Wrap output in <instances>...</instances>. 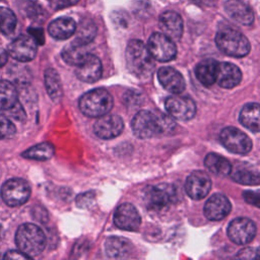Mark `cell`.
<instances>
[{
  "mask_svg": "<svg viewBox=\"0 0 260 260\" xmlns=\"http://www.w3.org/2000/svg\"><path fill=\"white\" fill-rule=\"evenodd\" d=\"M131 127L135 136L141 139L152 138L172 130L175 122L172 116L165 114H154L150 111H139L132 119Z\"/></svg>",
  "mask_w": 260,
  "mask_h": 260,
  "instance_id": "6da1fadb",
  "label": "cell"
},
{
  "mask_svg": "<svg viewBox=\"0 0 260 260\" xmlns=\"http://www.w3.org/2000/svg\"><path fill=\"white\" fill-rule=\"evenodd\" d=\"M221 144L230 151L238 154H246L252 149L250 137L236 127H225L219 134Z\"/></svg>",
  "mask_w": 260,
  "mask_h": 260,
  "instance_id": "9c48e42d",
  "label": "cell"
},
{
  "mask_svg": "<svg viewBox=\"0 0 260 260\" xmlns=\"http://www.w3.org/2000/svg\"><path fill=\"white\" fill-rule=\"evenodd\" d=\"M147 49L152 58L159 62H169L177 55V47L173 40L161 32H154L149 37Z\"/></svg>",
  "mask_w": 260,
  "mask_h": 260,
  "instance_id": "ba28073f",
  "label": "cell"
},
{
  "mask_svg": "<svg viewBox=\"0 0 260 260\" xmlns=\"http://www.w3.org/2000/svg\"><path fill=\"white\" fill-rule=\"evenodd\" d=\"M215 43L221 52L237 58L248 55L251 49L249 40L241 31L232 27L219 29L215 37Z\"/></svg>",
  "mask_w": 260,
  "mask_h": 260,
  "instance_id": "277c9868",
  "label": "cell"
},
{
  "mask_svg": "<svg viewBox=\"0 0 260 260\" xmlns=\"http://www.w3.org/2000/svg\"><path fill=\"white\" fill-rule=\"evenodd\" d=\"M204 165L212 174L220 177L230 175L232 171V165L225 157L212 152L205 156Z\"/></svg>",
  "mask_w": 260,
  "mask_h": 260,
  "instance_id": "4316f807",
  "label": "cell"
},
{
  "mask_svg": "<svg viewBox=\"0 0 260 260\" xmlns=\"http://www.w3.org/2000/svg\"><path fill=\"white\" fill-rule=\"evenodd\" d=\"M29 34L31 35V38L36 41V43H44V32L41 28H29Z\"/></svg>",
  "mask_w": 260,
  "mask_h": 260,
  "instance_id": "74e56055",
  "label": "cell"
},
{
  "mask_svg": "<svg viewBox=\"0 0 260 260\" xmlns=\"http://www.w3.org/2000/svg\"><path fill=\"white\" fill-rule=\"evenodd\" d=\"M143 198L148 209L161 211L177 201L178 192L173 185L162 183L145 188Z\"/></svg>",
  "mask_w": 260,
  "mask_h": 260,
  "instance_id": "8992f818",
  "label": "cell"
},
{
  "mask_svg": "<svg viewBox=\"0 0 260 260\" xmlns=\"http://www.w3.org/2000/svg\"><path fill=\"white\" fill-rule=\"evenodd\" d=\"M165 105L170 116L178 120L187 121L196 114V104L189 96H170L166 100Z\"/></svg>",
  "mask_w": 260,
  "mask_h": 260,
  "instance_id": "8fae6325",
  "label": "cell"
},
{
  "mask_svg": "<svg viewBox=\"0 0 260 260\" xmlns=\"http://www.w3.org/2000/svg\"><path fill=\"white\" fill-rule=\"evenodd\" d=\"M258 257V249L254 247H248L243 250H241L238 254V258H244V259H254Z\"/></svg>",
  "mask_w": 260,
  "mask_h": 260,
  "instance_id": "d590c367",
  "label": "cell"
},
{
  "mask_svg": "<svg viewBox=\"0 0 260 260\" xmlns=\"http://www.w3.org/2000/svg\"><path fill=\"white\" fill-rule=\"evenodd\" d=\"M124 128L123 120L120 116L106 114L99 117L93 125L94 134L102 139H111L119 136Z\"/></svg>",
  "mask_w": 260,
  "mask_h": 260,
  "instance_id": "7c38bea8",
  "label": "cell"
},
{
  "mask_svg": "<svg viewBox=\"0 0 260 260\" xmlns=\"http://www.w3.org/2000/svg\"><path fill=\"white\" fill-rule=\"evenodd\" d=\"M76 29V23L71 17H59L50 22L48 31L51 37L57 40L69 39Z\"/></svg>",
  "mask_w": 260,
  "mask_h": 260,
  "instance_id": "603a6c76",
  "label": "cell"
},
{
  "mask_svg": "<svg viewBox=\"0 0 260 260\" xmlns=\"http://www.w3.org/2000/svg\"><path fill=\"white\" fill-rule=\"evenodd\" d=\"M232 179L240 184L244 185H258L259 184V174L253 172L246 168H237L236 170L231 171L230 173Z\"/></svg>",
  "mask_w": 260,
  "mask_h": 260,
  "instance_id": "1f68e13d",
  "label": "cell"
},
{
  "mask_svg": "<svg viewBox=\"0 0 260 260\" xmlns=\"http://www.w3.org/2000/svg\"><path fill=\"white\" fill-rule=\"evenodd\" d=\"M224 10L233 20L242 25H250L254 21L253 10L242 0H228Z\"/></svg>",
  "mask_w": 260,
  "mask_h": 260,
  "instance_id": "d6986e66",
  "label": "cell"
},
{
  "mask_svg": "<svg viewBox=\"0 0 260 260\" xmlns=\"http://www.w3.org/2000/svg\"><path fill=\"white\" fill-rule=\"evenodd\" d=\"M185 189L189 197L195 200L204 198L211 189V180L204 171H194L187 178Z\"/></svg>",
  "mask_w": 260,
  "mask_h": 260,
  "instance_id": "5bb4252c",
  "label": "cell"
},
{
  "mask_svg": "<svg viewBox=\"0 0 260 260\" xmlns=\"http://www.w3.org/2000/svg\"><path fill=\"white\" fill-rule=\"evenodd\" d=\"M126 64L132 75L139 79H147L154 70V61L147 47L138 40H132L126 48Z\"/></svg>",
  "mask_w": 260,
  "mask_h": 260,
  "instance_id": "7a4b0ae2",
  "label": "cell"
},
{
  "mask_svg": "<svg viewBox=\"0 0 260 260\" xmlns=\"http://www.w3.org/2000/svg\"><path fill=\"white\" fill-rule=\"evenodd\" d=\"M15 242L18 250L28 258L40 255L46 247L44 232L34 223H23L16 232Z\"/></svg>",
  "mask_w": 260,
  "mask_h": 260,
  "instance_id": "3957f363",
  "label": "cell"
},
{
  "mask_svg": "<svg viewBox=\"0 0 260 260\" xmlns=\"http://www.w3.org/2000/svg\"><path fill=\"white\" fill-rule=\"evenodd\" d=\"M103 72V66L101 60L92 55L88 54L86 58L76 66L75 74L78 79L84 82H94L101 78Z\"/></svg>",
  "mask_w": 260,
  "mask_h": 260,
  "instance_id": "2e32d148",
  "label": "cell"
},
{
  "mask_svg": "<svg viewBox=\"0 0 260 260\" xmlns=\"http://www.w3.org/2000/svg\"><path fill=\"white\" fill-rule=\"evenodd\" d=\"M192 1L195 2V3L201 4V5H208V6H210V5H213L215 0H192Z\"/></svg>",
  "mask_w": 260,
  "mask_h": 260,
  "instance_id": "b9f144b4",
  "label": "cell"
},
{
  "mask_svg": "<svg viewBox=\"0 0 260 260\" xmlns=\"http://www.w3.org/2000/svg\"><path fill=\"white\" fill-rule=\"evenodd\" d=\"M232 208L230 200L222 194L212 195L204 205V214L210 220H221L228 216Z\"/></svg>",
  "mask_w": 260,
  "mask_h": 260,
  "instance_id": "e0dca14e",
  "label": "cell"
},
{
  "mask_svg": "<svg viewBox=\"0 0 260 260\" xmlns=\"http://www.w3.org/2000/svg\"><path fill=\"white\" fill-rule=\"evenodd\" d=\"M30 195V187L26 181L14 178L6 181L1 189L3 201L9 206H19L24 204Z\"/></svg>",
  "mask_w": 260,
  "mask_h": 260,
  "instance_id": "52a82bcc",
  "label": "cell"
},
{
  "mask_svg": "<svg viewBox=\"0 0 260 260\" xmlns=\"http://www.w3.org/2000/svg\"><path fill=\"white\" fill-rule=\"evenodd\" d=\"M114 223L121 230L134 232L139 229L141 217L134 205L123 203L117 207L114 213Z\"/></svg>",
  "mask_w": 260,
  "mask_h": 260,
  "instance_id": "4fadbf2b",
  "label": "cell"
},
{
  "mask_svg": "<svg viewBox=\"0 0 260 260\" xmlns=\"http://www.w3.org/2000/svg\"><path fill=\"white\" fill-rule=\"evenodd\" d=\"M79 0H51V5L54 9H61L64 7H68L74 5Z\"/></svg>",
  "mask_w": 260,
  "mask_h": 260,
  "instance_id": "8d00e7d4",
  "label": "cell"
},
{
  "mask_svg": "<svg viewBox=\"0 0 260 260\" xmlns=\"http://www.w3.org/2000/svg\"><path fill=\"white\" fill-rule=\"evenodd\" d=\"M55 153V147L50 142H42L22 152V156L35 160H47Z\"/></svg>",
  "mask_w": 260,
  "mask_h": 260,
  "instance_id": "f546056e",
  "label": "cell"
},
{
  "mask_svg": "<svg viewBox=\"0 0 260 260\" xmlns=\"http://www.w3.org/2000/svg\"><path fill=\"white\" fill-rule=\"evenodd\" d=\"M7 53L4 51H0V67H2L7 62Z\"/></svg>",
  "mask_w": 260,
  "mask_h": 260,
  "instance_id": "60d3db41",
  "label": "cell"
},
{
  "mask_svg": "<svg viewBox=\"0 0 260 260\" xmlns=\"http://www.w3.org/2000/svg\"><path fill=\"white\" fill-rule=\"evenodd\" d=\"M88 54L89 51L87 50V45L73 41L63 49L62 58L67 64L77 66L86 58Z\"/></svg>",
  "mask_w": 260,
  "mask_h": 260,
  "instance_id": "d4e9b609",
  "label": "cell"
},
{
  "mask_svg": "<svg viewBox=\"0 0 260 260\" xmlns=\"http://www.w3.org/2000/svg\"><path fill=\"white\" fill-rule=\"evenodd\" d=\"M218 62L214 59H205L195 68L197 79L205 86H210L216 81Z\"/></svg>",
  "mask_w": 260,
  "mask_h": 260,
  "instance_id": "cb8c5ba5",
  "label": "cell"
},
{
  "mask_svg": "<svg viewBox=\"0 0 260 260\" xmlns=\"http://www.w3.org/2000/svg\"><path fill=\"white\" fill-rule=\"evenodd\" d=\"M9 55L20 62H28L37 55V43L28 36H19L8 46Z\"/></svg>",
  "mask_w": 260,
  "mask_h": 260,
  "instance_id": "9a60e30c",
  "label": "cell"
},
{
  "mask_svg": "<svg viewBox=\"0 0 260 260\" xmlns=\"http://www.w3.org/2000/svg\"><path fill=\"white\" fill-rule=\"evenodd\" d=\"M2 236H3V229H2V226L0 225V239L2 238Z\"/></svg>",
  "mask_w": 260,
  "mask_h": 260,
  "instance_id": "7bdbcfd3",
  "label": "cell"
},
{
  "mask_svg": "<svg viewBox=\"0 0 260 260\" xmlns=\"http://www.w3.org/2000/svg\"><path fill=\"white\" fill-rule=\"evenodd\" d=\"M29 16L34 17V16H39L42 14V8L38 5V3L34 2V5H30L29 6V9H28V12Z\"/></svg>",
  "mask_w": 260,
  "mask_h": 260,
  "instance_id": "ab89813d",
  "label": "cell"
},
{
  "mask_svg": "<svg viewBox=\"0 0 260 260\" xmlns=\"http://www.w3.org/2000/svg\"><path fill=\"white\" fill-rule=\"evenodd\" d=\"M44 76L48 94L54 102H58L62 96V84L59 73L53 68H48L46 69Z\"/></svg>",
  "mask_w": 260,
  "mask_h": 260,
  "instance_id": "83f0119b",
  "label": "cell"
},
{
  "mask_svg": "<svg viewBox=\"0 0 260 260\" xmlns=\"http://www.w3.org/2000/svg\"><path fill=\"white\" fill-rule=\"evenodd\" d=\"M240 123L251 130L252 132L257 133L259 131V105L257 103H250L243 107L239 116Z\"/></svg>",
  "mask_w": 260,
  "mask_h": 260,
  "instance_id": "484cf974",
  "label": "cell"
},
{
  "mask_svg": "<svg viewBox=\"0 0 260 260\" xmlns=\"http://www.w3.org/2000/svg\"><path fill=\"white\" fill-rule=\"evenodd\" d=\"M76 38L74 41L88 45L96 35V26L91 20L80 21L78 27L76 26Z\"/></svg>",
  "mask_w": 260,
  "mask_h": 260,
  "instance_id": "4dcf8cb0",
  "label": "cell"
},
{
  "mask_svg": "<svg viewBox=\"0 0 260 260\" xmlns=\"http://www.w3.org/2000/svg\"><path fill=\"white\" fill-rule=\"evenodd\" d=\"M242 80V72L238 66L230 62L218 63L216 81L223 88H233Z\"/></svg>",
  "mask_w": 260,
  "mask_h": 260,
  "instance_id": "44dd1931",
  "label": "cell"
},
{
  "mask_svg": "<svg viewBox=\"0 0 260 260\" xmlns=\"http://www.w3.org/2000/svg\"><path fill=\"white\" fill-rule=\"evenodd\" d=\"M15 126L5 116L0 115V139L12 138L15 134Z\"/></svg>",
  "mask_w": 260,
  "mask_h": 260,
  "instance_id": "836d02e7",
  "label": "cell"
},
{
  "mask_svg": "<svg viewBox=\"0 0 260 260\" xmlns=\"http://www.w3.org/2000/svg\"><path fill=\"white\" fill-rule=\"evenodd\" d=\"M16 22L15 14L9 8L0 6V30L4 35H10L14 31Z\"/></svg>",
  "mask_w": 260,
  "mask_h": 260,
  "instance_id": "d6a6232c",
  "label": "cell"
},
{
  "mask_svg": "<svg viewBox=\"0 0 260 260\" xmlns=\"http://www.w3.org/2000/svg\"><path fill=\"white\" fill-rule=\"evenodd\" d=\"M114 105L111 93L104 88H95L81 95L79 109L87 117L99 118L108 114Z\"/></svg>",
  "mask_w": 260,
  "mask_h": 260,
  "instance_id": "5b68a950",
  "label": "cell"
},
{
  "mask_svg": "<svg viewBox=\"0 0 260 260\" xmlns=\"http://www.w3.org/2000/svg\"><path fill=\"white\" fill-rule=\"evenodd\" d=\"M243 197L248 203L253 204L257 207L259 206L260 197H259L258 191H245V192H243Z\"/></svg>",
  "mask_w": 260,
  "mask_h": 260,
  "instance_id": "e575fe53",
  "label": "cell"
},
{
  "mask_svg": "<svg viewBox=\"0 0 260 260\" xmlns=\"http://www.w3.org/2000/svg\"><path fill=\"white\" fill-rule=\"evenodd\" d=\"M257 229L255 222L248 217H237L233 219L228 226V236L230 240L238 245H244L252 242Z\"/></svg>",
  "mask_w": 260,
  "mask_h": 260,
  "instance_id": "30bf717a",
  "label": "cell"
},
{
  "mask_svg": "<svg viewBox=\"0 0 260 260\" xmlns=\"http://www.w3.org/2000/svg\"><path fill=\"white\" fill-rule=\"evenodd\" d=\"M17 90L15 86L6 80H0V110L7 111L17 104Z\"/></svg>",
  "mask_w": 260,
  "mask_h": 260,
  "instance_id": "f1b7e54d",
  "label": "cell"
},
{
  "mask_svg": "<svg viewBox=\"0 0 260 260\" xmlns=\"http://www.w3.org/2000/svg\"><path fill=\"white\" fill-rule=\"evenodd\" d=\"M157 78L166 90L175 94L182 92L186 87L183 75L172 67H161L157 72Z\"/></svg>",
  "mask_w": 260,
  "mask_h": 260,
  "instance_id": "ac0fdd59",
  "label": "cell"
},
{
  "mask_svg": "<svg viewBox=\"0 0 260 260\" xmlns=\"http://www.w3.org/2000/svg\"><path fill=\"white\" fill-rule=\"evenodd\" d=\"M159 28L161 29L162 34L169 37L172 40H180L183 30H184V23L182 17L174 11H167L164 12L158 20Z\"/></svg>",
  "mask_w": 260,
  "mask_h": 260,
  "instance_id": "ffe728a7",
  "label": "cell"
},
{
  "mask_svg": "<svg viewBox=\"0 0 260 260\" xmlns=\"http://www.w3.org/2000/svg\"><path fill=\"white\" fill-rule=\"evenodd\" d=\"M105 251L107 256L110 258H127L133 251V245L125 238L110 237L105 241Z\"/></svg>",
  "mask_w": 260,
  "mask_h": 260,
  "instance_id": "7402d4cb",
  "label": "cell"
},
{
  "mask_svg": "<svg viewBox=\"0 0 260 260\" xmlns=\"http://www.w3.org/2000/svg\"><path fill=\"white\" fill-rule=\"evenodd\" d=\"M4 258H10V259H27L28 257L25 256L23 253L20 251H8Z\"/></svg>",
  "mask_w": 260,
  "mask_h": 260,
  "instance_id": "f35d334b",
  "label": "cell"
}]
</instances>
